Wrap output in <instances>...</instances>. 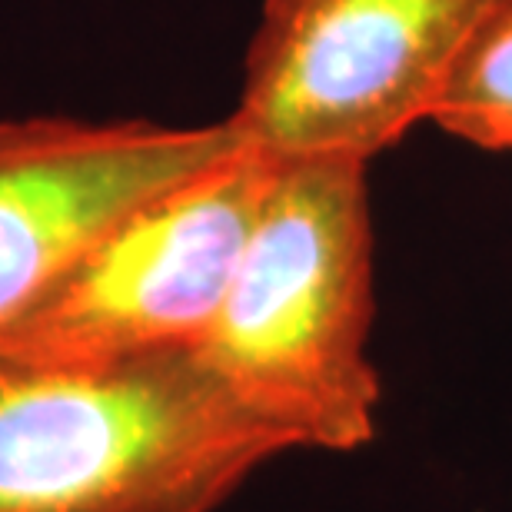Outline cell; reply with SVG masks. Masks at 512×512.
I'll use <instances>...</instances> for the list:
<instances>
[{
    "label": "cell",
    "instance_id": "cell-2",
    "mask_svg": "<svg viewBox=\"0 0 512 512\" xmlns=\"http://www.w3.org/2000/svg\"><path fill=\"white\" fill-rule=\"evenodd\" d=\"M370 163L276 160L237 276L197 356L293 449L350 453L376 436Z\"/></svg>",
    "mask_w": 512,
    "mask_h": 512
},
{
    "label": "cell",
    "instance_id": "cell-6",
    "mask_svg": "<svg viewBox=\"0 0 512 512\" xmlns=\"http://www.w3.org/2000/svg\"><path fill=\"white\" fill-rule=\"evenodd\" d=\"M433 124L479 150H512V0L469 47Z\"/></svg>",
    "mask_w": 512,
    "mask_h": 512
},
{
    "label": "cell",
    "instance_id": "cell-5",
    "mask_svg": "<svg viewBox=\"0 0 512 512\" xmlns=\"http://www.w3.org/2000/svg\"><path fill=\"white\" fill-rule=\"evenodd\" d=\"M240 147L230 117L203 127L0 117V333L130 210Z\"/></svg>",
    "mask_w": 512,
    "mask_h": 512
},
{
    "label": "cell",
    "instance_id": "cell-4",
    "mask_svg": "<svg viewBox=\"0 0 512 512\" xmlns=\"http://www.w3.org/2000/svg\"><path fill=\"white\" fill-rule=\"evenodd\" d=\"M276 160L240 147L140 203L0 333V353L117 363L197 350L210 333Z\"/></svg>",
    "mask_w": 512,
    "mask_h": 512
},
{
    "label": "cell",
    "instance_id": "cell-3",
    "mask_svg": "<svg viewBox=\"0 0 512 512\" xmlns=\"http://www.w3.org/2000/svg\"><path fill=\"white\" fill-rule=\"evenodd\" d=\"M506 0H260L230 124L270 160L370 163L436 117Z\"/></svg>",
    "mask_w": 512,
    "mask_h": 512
},
{
    "label": "cell",
    "instance_id": "cell-1",
    "mask_svg": "<svg viewBox=\"0 0 512 512\" xmlns=\"http://www.w3.org/2000/svg\"><path fill=\"white\" fill-rule=\"evenodd\" d=\"M293 453L197 350L117 363L0 353V512H217Z\"/></svg>",
    "mask_w": 512,
    "mask_h": 512
}]
</instances>
